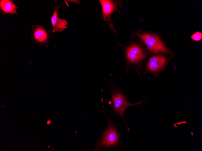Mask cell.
Instances as JSON below:
<instances>
[{"instance_id": "cell-1", "label": "cell", "mask_w": 202, "mask_h": 151, "mask_svg": "<svg viewBox=\"0 0 202 151\" xmlns=\"http://www.w3.org/2000/svg\"><path fill=\"white\" fill-rule=\"evenodd\" d=\"M108 123V128L103 134L100 141L97 144L95 150L100 147H112L119 143L120 136L116 131L117 125L113 126L106 116Z\"/></svg>"}, {"instance_id": "cell-3", "label": "cell", "mask_w": 202, "mask_h": 151, "mask_svg": "<svg viewBox=\"0 0 202 151\" xmlns=\"http://www.w3.org/2000/svg\"><path fill=\"white\" fill-rule=\"evenodd\" d=\"M145 99L139 102L132 103L127 101L125 96L121 92H117L113 94L112 101L113 105V110L117 115L121 116L123 118L128 131L130 130L127 127L124 117V112L125 109L129 106L140 104L145 100Z\"/></svg>"}, {"instance_id": "cell-10", "label": "cell", "mask_w": 202, "mask_h": 151, "mask_svg": "<svg viewBox=\"0 0 202 151\" xmlns=\"http://www.w3.org/2000/svg\"><path fill=\"white\" fill-rule=\"evenodd\" d=\"M191 37L192 39L195 41L200 40L202 38V33L197 32L193 34Z\"/></svg>"}, {"instance_id": "cell-6", "label": "cell", "mask_w": 202, "mask_h": 151, "mask_svg": "<svg viewBox=\"0 0 202 151\" xmlns=\"http://www.w3.org/2000/svg\"><path fill=\"white\" fill-rule=\"evenodd\" d=\"M102 7V14L104 19L108 22L111 29L114 30L111 22L110 16L112 13L116 10L117 5L112 1L108 0H99Z\"/></svg>"}, {"instance_id": "cell-7", "label": "cell", "mask_w": 202, "mask_h": 151, "mask_svg": "<svg viewBox=\"0 0 202 151\" xmlns=\"http://www.w3.org/2000/svg\"><path fill=\"white\" fill-rule=\"evenodd\" d=\"M126 54L128 59L132 63L137 62L145 57L142 49L137 45H132L128 47L126 50Z\"/></svg>"}, {"instance_id": "cell-9", "label": "cell", "mask_w": 202, "mask_h": 151, "mask_svg": "<svg viewBox=\"0 0 202 151\" xmlns=\"http://www.w3.org/2000/svg\"><path fill=\"white\" fill-rule=\"evenodd\" d=\"M18 7L12 0H0V12L3 14L12 15L17 14Z\"/></svg>"}, {"instance_id": "cell-5", "label": "cell", "mask_w": 202, "mask_h": 151, "mask_svg": "<svg viewBox=\"0 0 202 151\" xmlns=\"http://www.w3.org/2000/svg\"><path fill=\"white\" fill-rule=\"evenodd\" d=\"M61 4L55 5L54 8L53 14L51 18L53 27L52 33L55 32H61L67 28L68 23L64 19H60L58 16L57 11L59 8L63 4Z\"/></svg>"}, {"instance_id": "cell-8", "label": "cell", "mask_w": 202, "mask_h": 151, "mask_svg": "<svg viewBox=\"0 0 202 151\" xmlns=\"http://www.w3.org/2000/svg\"><path fill=\"white\" fill-rule=\"evenodd\" d=\"M167 61L161 55L152 57L149 59L147 69L151 72H156L160 70L166 64Z\"/></svg>"}, {"instance_id": "cell-4", "label": "cell", "mask_w": 202, "mask_h": 151, "mask_svg": "<svg viewBox=\"0 0 202 151\" xmlns=\"http://www.w3.org/2000/svg\"><path fill=\"white\" fill-rule=\"evenodd\" d=\"M32 31L31 38L34 42L39 45H43L48 40L49 32L42 25H31Z\"/></svg>"}, {"instance_id": "cell-2", "label": "cell", "mask_w": 202, "mask_h": 151, "mask_svg": "<svg viewBox=\"0 0 202 151\" xmlns=\"http://www.w3.org/2000/svg\"><path fill=\"white\" fill-rule=\"evenodd\" d=\"M144 41L147 48L154 53L167 52L168 50L164 43L155 34H137Z\"/></svg>"}]
</instances>
